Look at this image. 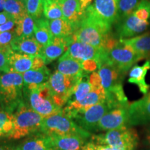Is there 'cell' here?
Listing matches in <instances>:
<instances>
[{
	"label": "cell",
	"mask_w": 150,
	"mask_h": 150,
	"mask_svg": "<svg viewBox=\"0 0 150 150\" xmlns=\"http://www.w3.org/2000/svg\"><path fill=\"white\" fill-rule=\"evenodd\" d=\"M15 150H56L50 136L39 132L29 136L15 147Z\"/></svg>",
	"instance_id": "18"
},
{
	"label": "cell",
	"mask_w": 150,
	"mask_h": 150,
	"mask_svg": "<svg viewBox=\"0 0 150 150\" xmlns=\"http://www.w3.org/2000/svg\"><path fill=\"white\" fill-rule=\"evenodd\" d=\"M106 58L108 61L125 73L130 70L137 62L144 59L131 47L124 44L120 40L117 45L106 52Z\"/></svg>",
	"instance_id": "9"
},
{
	"label": "cell",
	"mask_w": 150,
	"mask_h": 150,
	"mask_svg": "<svg viewBox=\"0 0 150 150\" xmlns=\"http://www.w3.org/2000/svg\"><path fill=\"white\" fill-rule=\"evenodd\" d=\"M81 66L84 72L88 74L98 70L99 65L96 60H87L81 62Z\"/></svg>",
	"instance_id": "39"
},
{
	"label": "cell",
	"mask_w": 150,
	"mask_h": 150,
	"mask_svg": "<svg viewBox=\"0 0 150 150\" xmlns=\"http://www.w3.org/2000/svg\"><path fill=\"white\" fill-rule=\"evenodd\" d=\"M13 130V113L0 108V141L6 138L10 139Z\"/></svg>",
	"instance_id": "29"
},
{
	"label": "cell",
	"mask_w": 150,
	"mask_h": 150,
	"mask_svg": "<svg viewBox=\"0 0 150 150\" xmlns=\"http://www.w3.org/2000/svg\"><path fill=\"white\" fill-rule=\"evenodd\" d=\"M150 27V21H142L134 13L115 24L117 37L128 39L142 34Z\"/></svg>",
	"instance_id": "12"
},
{
	"label": "cell",
	"mask_w": 150,
	"mask_h": 150,
	"mask_svg": "<svg viewBox=\"0 0 150 150\" xmlns=\"http://www.w3.org/2000/svg\"><path fill=\"white\" fill-rule=\"evenodd\" d=\"M73 35L66 38L54 37L51 42L47 45L42 47L40 55L45 61L46 65L61 58L68 50L70 44L73 42Z\"/></svg>",
	"instance_id": "17"
},
{
	"label": "cell",
	"mask_w": 150,
	"mask_h": 150,
	"mask_svg": "<svg viewBox=\"0 0 150 150\" xmlns=\"http://www.w3.org/2000/svg\"><path fill=\"white\" fill-rule=\"evenodd\" d=\"M0 108H1V105H0Z\"/></svg>",
	"instance_id": "51"
},
{
	"label": "cell",
	"mask_w": 150,
	"mask_h": 150,
	"mask_svg": "<svg viewBox=\"0 0 150 150\" xmlns=\"http://www.w3.org/2000/svg\"><path fill=\"white\" fill-rule=\"evenodd\" d=\"M26 8L28 15L38 20L44 16V0H26Z\"/></svg>",
	"instance_id": "35"
},
{
	"label": "cell",
	"mask_w": 150,
	"mask_h": 150,
	"mask_svg": "<svg viewBox=\"0 0 150 150\" xmlns=\"http://www.w3.org/2000/svg\"><path fill=\"white\" fill-rule=\"evenodd\" d=\"M59 4L63 11V18L72 26L73 29L77 27L81 20L83 12L81 11L79 0H61Z\"/></svg>",
	"instance_id": "23"
},
{
	"label": "cell",
	"mask_w": 150,
	"mask_h": 150,
	"mask_svg": "<svg viewBox=\"0 0 150 150\" xmlns=\"http://www.w3.org/2000/svg\"><path fill=\"white\" fill-rule=\"evenodd\" d=\"M35 27V20L27 14L17 22L16 33L19 37H33Z\"/></svg>",
	"instance_id": "32"
},
{
	"label": "cell",
	"mask_w": 150,
	"mask_h": 150,
	"mask_svg": "<svg viewBox=\"0 0 150 150\" xmlns=\"http://www.w3.org/2000/svg\"><path fill=\"white\" fill-rule=\"evenodd\" d=\"M4 11L8 13L17 22L27 14L26 0H6Z\"/></svg>",
	"instance_id": "31"
},
{
	"label": "cell",
	"mask_w": 150,
	"mask_h": 150,
	"mask_svg": "<svg viewBox=\"0 0 150 150\" xmlns=\"http://www.w3.org/2000/svg\"><path fill=\"white\" fill-rule=\"evenodd\" d=\"M12 19L14 18L6 11H2V12H0V25H2V24L6 23Z\"/></svg>",
	"instance_id": "44"
},
{
	"label": "cell",
	"mask_w": 150,
	"mask_h": 150,
	"mask_svg": "<svg viewBox=\"0 0 150 150\" xmlns=\"http://www.w3.org/2000/svg\"><path fill=\"white\" fill-rule=\"evenodd\" d=\"M79 79L68 77L57 70L51 74L48 81V85L51 90L54 102L59 107L63 108L67 104Z\"/></svg>",
	"instance_id": "7"
},
{
	"label": "cell",
	"mask_w": 150,
	"mask_h": 150,
	"mask_svg": "<svg viewBox=\"0 0 150 150\" xmlns=\"http://www.w3.org/2000/svg\"><path fill=\"white\" fill-rule=\"evenodd\" d=\"M35 27L33 37L41 46L47 45L54 38L49 27L48 20L43 16L38 20H35Z\"/></svg>",
	"instance_id": "27"
},
{
	"label": "cell",
	"mask_w": 150,
	"mask_h": 150,
	"mask_svg": "<svg viewBox=\"0 0 150 150\" xmlns=\"http://www.w3.org/2000/svg\"><path fill=\"white\" fill-rule=\"evenodd\" d=\"M83 150H121L117 148H114L108 145H101V144L95 143V142H92L88 140L84 145Z\"/></svg>",
	"instance_id": "40"
},
{
	"label": "cell",
	"mask_w": 150,
	"mask_h": 150,
	"mask_svg": "<svg viewBox=\"0 0 150 150\" xmlns=\"http://www.w3.org/2000/svg\"><path fill=\"white\" fill-rule=\"evenodd\" d=\"M66 53L81 63L87 60H96L99 65L106 56V52L103 50L76 40H73Z\"/></svg>",
	"instance_id": "14"
},
{
	"label": "cell",
	"mask_w": 150,
	"mask_h": 150,
	"mask_svg": "<svg viewBox=\"0 0 150 150\" xmlns=\"http://www.w3.org/2000/svg\"><path fill=\"white\" fill-rule=\"evenodd\" d=\"M111 109L106 102L99 103L82 112H78L70 116L78 126L88 132H97V125L106 112Z\"/></svg>",
	"instance_id": "8"
},
{
	"label": "cell",
	"mask_w": 150,
	"mask_h": 150,
	"mask_svg": "<svg viewBox=\"0 0 150 150\" xmlns=\"http://www.w3.org/2000/svg\"><path fill=\"white\" fill-rule=\"evenodd\" d=\"M46 66V63L45 60L40 55L35 56L33 57V66L31 70H38L42 67Z\"/></svg>",
	"instance_id": "43"
},
{
	"label": "cell",
	"mask_w": 150,
	"mask_h": 150,
	"mask_svg": "<svg viewBox=\"0 0 150 150\" xmlns=\"http://www.w3.org/2000/svg\"><path fill=\"white\" fill-rule=\"evenodd\" d=\"M56 150H83L89 139L79 136H50Z\"/></svg>",
	"instance_id": "22"
},
{
	"label": "cell",
	"mask_w": 150,
	"mask_h": 150,
	"mask_svg": "<svg viewBox=\"0 0 150 150\" xmlns=\"http://www.w3.org/2000/svg\"><path fill=\"white\" fill-rule=\"evenodd\" d=\"M24 102L43 118L63 112V108L54 102L48 82L39 86H24Z\"/></svg>",
	"instance_id": "1"
},
{
	"label": "cell",
	"mask_w": 150,
	"mask_h": 150,
	"mask_svg": "<svg viewBox=\"0 0 150 150\" xmlns=\"http://www.w3.org/2000/svg\"><path fill=\"white\" fill-rule=\"evenodd\" d=\"M92 90L93 88L89 82L88 74L85 73L76 83L67 104L81 100L91 93Z\"/></svg>",
	"instance_id": "28"
},
{
	"label": "cell",
	"mask_w": 150,
	"mask_h": 150,
	"mask_svg": "<svg viewBox=\"0 0 150 150\" xmlns=\"http://www.w3.org/2000/svg\"><path fill=\"white\" fill-rule=\"evenodd\" d=\"M24 102V80L22 74L0 72V105L11 112Z\"/></svg>",
	"instance_id": "3"
},
{
	"label": "cell",
	"mask_w": 150,
	"mask_h": 150,
	"mask_svg": "<svg viewBox=\"0 0 150 150\" xmlns=\"http://www.w3.org/2000/svg\"><path fill=\"white\" fill-rule=\"evenodd\" d=\"M98 74L101 78L102 84L106 92L116 87L122 85V81L126 73L122 72L107 60L106 57L101 62L98 69Z\"/></svg>",
	"instance_id": "15"
},
{
	"label": "cell",
	"mask_w": 150,
	"mask_h": 150,
	"mask_svg": "<svg viewBox=\"0 0 150 150\" xmlns=\"http://www.w3.org/2000/svg\"><path fill=\"white\" fill-rule=\"evenodd\" d=\"M150 70V59H147L143 65H134L129 71V83L138 86L140 92L146 95L150 88V85L146 82V75Z\"/></svg>",
	"instance_id": "21"
},
{
	"label": "cell",
	"mask_w": 150,
	"mask_h": 150,
	"mask_svg": "<svg viewBox=\"0 0 150 150\" xmlns=\"http://www.w3.org/2000/svg\"><path fill=\"white\" fill-rule=\"evenodd\" d=\"M6 0H0V12H2V10H4V6Z\"/></svg>",
	"instance_id": "48"
},
{
	"label": "cell",
	"mask_w": 150,
	"mask_h": 150,
	"mask_svg": "<svg viewBox=\"0 0 150 150\" xmlns=\"http://www.w3.org/2000/svg\"><path fill=\"white\" fill-rule=\"evenodd\" d=\"M110 32L111 27L83 12L81 20L74 30L73 38L102 50L106 37Z\"/></svg>",
	"instance_id": "2"
},
{
	"label": "cell",
	"mask_w": 150,
	"mask_h": 150,
	"mask_svg": "<svg viewBox=\"0 0 150 150\" xmlns=\"http://www.w3.org/2000/svg\"><path fill=\"white\" fill-rule=\"evenodd\" d=\"M142 1V0H120L117 22L132 14Z\"/></svg>",
	"instance_id": "34"
},
{
	"label": "cell",
	"mask_w": 150,
	"mask_h": 150,
	"mask_svg": "<svg viewBox=\"0 0 150 150\" xmlns=\"http://www.w3.org/2000/svg\"><path fill=\"white\" fill-rule=\"evenodd\" d=\"M90 140L121 150H136L138 145L139 136L134 129L125 127L102 134H92Z\"/></svg>",
	"instance_id": "5"
},
{
	"label": "cell",
	"mask_w": 150,
	"mask_h": 150,
	"mask_svg": "<svg viewBox=\"0 0 150 150\" xmlns=\"http://www.w3.org/2000/svg\"><path fill=\"white\" fill-rule=\"evenodd\" d=\"M124 44L132 47L140 54L144 59H150V32H146L138 36L120 40Z\"/></svg>",
	"instance_id": "25"
},
{
	"label": "cell",
	"mask_w": 150,
	"mask_h": 150,
	"mask_svg": "<svg viewBox=\"0 0 150 150\" xmlns=\"http://www.w3.org/2000/svg\"><path fill=\"white\" fill-rule=\"evenodd\" d=\"M120 0H94L84 11L86 14L112 27L118 19Z\"/></svg>",
	"instance_id": "10"
},
{
	"label": "cell",
	"mask_w": 150,
	"mask_h": 150,
	"mask_svg": "<svg viewBox=\"0 0 150 150\" xmlns=\"http://www.w3.org/2000/svg\"><path fill=\"white\" fill-rule=\"evenodd\" d=\"M14 130L10 140H20L40 132L43 118L24 102L13 112Z\"/></svg>",
	"instance_id": "4"
},
{
	"label": "cell",
	"mask_w": 150,
	"mask_h": 150,
	"mask_svg": "<svg viewBox=\"0 0 150 150\" xmlns=\"http://www.w3.org/2000/svg\"><path fill=\"white\" fill-rule=\"evenodd\" d=\"M129 126L150 124V91L141 99L129 104Z\"/></svg>",
	"instance_id": "13"
},
{
	"label": "cell",
	"mask_w": 150,
	"mask_h": 150,
	"mask_svg": "<svg viewBox=\"0 0 150 150\" xmlns=\"http://www.w3.org/2000/svg\"><path fill=\"white\" fill-rule=\"evenodd\" d=\"M93 0H79L80 4L81 11L82 12H84L86 10V8L91 4Z\"/></svg>",
	"instance_id": "45"
},
{
	"label": "cell",
	"mask_w": 150,
	"mask_h": 150,
	"mask_svg": "<svg viewBox=\"0 0 150 150\" xmlns=\"http://www.w3.org/2000/svg\"><path fill=\"white\" fill-rule=\"evenodd\" d=\"M33 57L14 52L11 49L8 54V65L10 72L23 74L32 69Z\"/></svg>",
	"instance_id": "24"
},
{
	"label": "cell",
	"mask_w": 150,
	"mask_h": 150,
	"mask_svg": "<svg viewBox=\"0 0 150 150\" xmlns=\"http://www.w3.org/2000/svg\"><path fill=\"white\" fill-rule=\"evenodd\" d=\"M12 146L7 145V144L4 143V142H0V150H9L12 148Z\"/></svg>",
	"instance_id": "47"
},
{
	"label": "cell",
	"mask_w": 150,
	"mask_h": 150,
	"mask_svg": "<svg viewBox=\"0 0 150 150\" xmlns=\"http://www.w3.org/2000/svg\"><path fill=\"white\" fill-rule=\"evenodd\" d=\"M22 74L24 87L39 86L47 83L51 76L50 70L46 66L38 70H30Z\"/></svg>",
	"instance_id": "26"
},
{
	"label": "cell",
	"mask_w": 150,
	"mask_h": 150,
	"mask_svg": "<svg viewBox=\"0 0 150 150\" xmlns=\"http://www.w3.org/2000/svg\"><path fill=\"white\" fill-rule=\"evenodd\" d=\"M89 82L93 88V90L104 88L102 84L101 78L97 72H94L91 73L89 76Z\"/></svg>",
	"instance_id": "41"
},
{
	"label": "cell",
	"mask_w": 150,
	"mask_h": 150,
	"mask_svg": "<svg viewBox=\"0 0 150 150\" xmlns=\"http://www.w3.org/2000/svg\"><path fill=\"white\" fill-rule=\"evenodd\" d=\"M149 125V127L147 129V133H146L145 142H146V144H147V145L150 147V124Z\"/></svg>",
	"instance_id": "46"
},
{
	"label": "cell",
	"mask_w": 150,
	"mask_h": 150,
	"mask_svg": "<svg viewBox=\"0 0 150 150\" xmlns=\"http://www.w3.org/2000/svg\"><path fill=\"white\" fill-rule=\"evenodd\" d=\"M49 27L53 37L66 38L71 36L74 33L72 26L65 19L48 20Z\"/></svg>",
	"instance_id": "30"
},
{
	"label": "cell",
	"mask_w": 150,
	"mask_h": 150,
	"mask_svg": "<svg viewBox=\"0 0 150 150\" xmlns=\"http://www.w3.org/2000/svg\"><path fill=\"white\" fill-rule=\"evenodd\" d=\"M40 132L47 136H79L91 139L92 134L81 129L63 112L44 118Z\"/></svg>",
	"instance_id": "6"
},
{
	"label": "cell",
	"mask_w": 150,
	"mask_h": 150,
	"mask_svg": "<svg viewBox=\"0 0 150 150\" xmlns=\"http://www.w3.org/2000/svg\"><path fill=\"white\" fill-rule=\"evenodd\" d=\"M17 37L16 31H6L0 33V46L8 47L11 46V43L15 38Z\"/></svg>",
	"instance_id": "38"
},
{
	"label": "cell",
	"mask_w": 150,
	"mask_h": 150,
	"mask_svg": "<svg viewBox=\"0 0 150 150\" xmlns=\"http://www.w3.org/2000/svg\"><path fill=\"white\" fill-rule=\"evenodd\" d=\"M11 50V46H0V72H10V68H9L8 65V54Z\"/></svg>",
	"instance_id": "37"
},
{
	"label": "cell",
	"mask_w": 150,
	"mask_h": 150,
	"mask_svg": "<svg viewBox=\"0 0 150 150\" xmlns=\"http://www.w3.org/2000/svg\"><path fill=\"white\" fill-rule=\"evenodd\" d=\"M9 150H15V147H13L12 148H11V149H9Z\"/></svg>",
	"instance_id": "50"
},
{
	"label": "cell",
	"mask_w": 150,
	"mask_h": 150,
	"mask_svg": "<svg viewBox=\"0 0 150 150\" xmlns=\"http://www.w3.org/2000/svg\"><path fill=\"white\" fill-rule=\"evenodd\" d=\"M52 1H57V2H59V1H61V0H52Z\"/></svg>",
	"instance_id": "49"
},
{
	"label": "cell",
	"mask_w": 150,
	"mask_h": 150,
	"mask_svg": "<svg viewBox=\"0 0 150 150\" xmlns=\"http://www.w3.org/2000/svg\"><path fill=\"white\" fill-rule=\"evenodd\" d=\"M129 104L121 105L106 112L97 125L98 131H107L129 126Z\"/></svg>",
	"instance_id": "11"
},
{
	"label": "cell",
	"mask_w": 150,
	"mask_h": 150,
	"mask_svg": "<svg viewBox=\"0 0 150 150\" xmlns=\"http://www.w3.org/2000/svg\"><path fill=\"white\" fill-rule=\"evenodd\" d=\"M57 71L74 79H79L86 73L82 68L81 63L67 53H65L59 59Z\"/></svg>",
	"instance_id": "19"
},
{
	"label": "cell",
	"mask_w": 150,
	"mask_h": 150,
	"mask_svg": "<svg viewBox=\"0 0 150 150\" xmlns=\"http://www.w3.org/2000/svg\"><path fill=\"white\" fill-rule=\"evenodd\" d=\"M17 22L14 19H12L6 23L0 25V33L6 32V31H16Z\"/></svg>",
	"instance_id": "42"
},
{
	"label": "cell",
	"mask_w": 150,
	"mask_h": 150,
	"mask_svg": "<svg viewBox=\"0 0 150 150\" xmlns=\"http://www.w3.org/2000/svg\"><path fill=\"white\" fill-rule=\"evenodd\" d=\"M142 21H150V0H142L133 13Z\"/></svg>",
	"instance_id": "36"
},
{
	"label": "cell",
	"mask_w": 150,
	"mask_h": 150,
	"mask_svg": "<svg viewBox=\"0 0 150 150\" xmlns=\"http://www.w3.org/2000/svg\"><path fill=\"white\" fill-rule=\"evenodd\" d=\"M11 47L14 52L31 56L40 55L42 51L41 46L34 37L17 36L11 43Z\"/></svg>",
	"instance_id": "20"
},
{
	"label": "cell",
	"mask_w": 150,
	"mask_h": 150,
	"mask_svg": "<svg viewBox=\"0 0 150 150\" xmlns=\"http://www.w3.org/2000/svg\"><path fill=\"white\" fill-rule=\"evenodd\" d=\"M106 100V93L104 88L92 90L91 93L81 100L67 104L63 108V111L65 115L70 117L72 114L84 111L92 106L104 102Z\"/></svg>",
	"instance_id": "16"
},
{
	"label": "cell",
	"mask_w": 150,
	"mask_h": 150,
	"mask_svg": "<svg viewBox=\"0 0 150 150\" xmlns=\"http://www.w3.org/2000/svg\"><path fill=\"white\" fill-rule=\"evenodd\" d=\"M43 16L48 20L64 19L63 11L59 2L52 0H44Z\"/></svg>",
	"instance_id": "33"
}]
</instances>
